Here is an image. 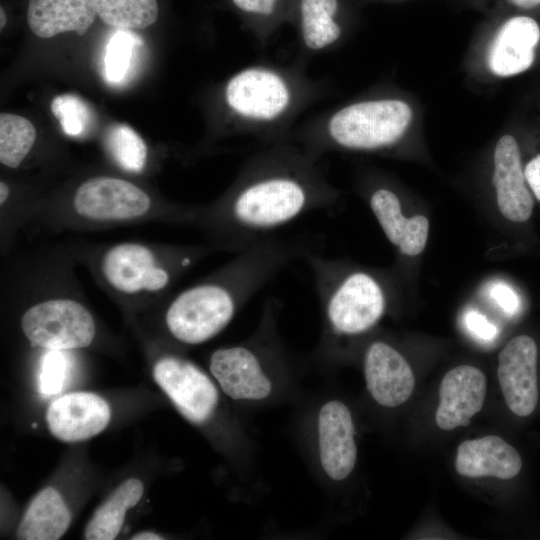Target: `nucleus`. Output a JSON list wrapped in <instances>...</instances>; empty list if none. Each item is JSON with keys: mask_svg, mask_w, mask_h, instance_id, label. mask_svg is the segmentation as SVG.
Listing matches in <instances>:
<instances>
[{"mask_svg": "<svg viewBox=\"0 0 540 540\" xmlns=\"http://www.w3.org/2000/svg\"><path fill=\"white\" fill-rule=\"evenodd\" d=\"M524 173L534 198L540 203V154L524 165Z\"/></svg>", "mask_w": 540, "mask_h": 540, "instance_id": "obj_32", "label": "nucleus"}, {"mask_svg": "<svg viewBox=\"0 0 540 540\" xmlns=\"http://www.w3.org/2000/svg\"><path fill=\"white\" fill-rule=\"evenodd\" d=\"M239 9L262 15L272 13L276 0H232Z\"/></svg>", "mask_w": 540, "mask_h": 540, "instance_id": "obj_33", "label": "nucleus"}, {"mask_svg": "<svg viewBox=\"0 0 540 540\" xmlns=\"http://www.w3.org/2000/svg\"><path fill=\"white\" fill-rule=\"evenodd\" d=\"M537 355L536 342L524 334L513 337L498 355L500 388L517 416H529L537 405Z\"/></svg>", "mask_w": 540, "mask_h": 540, "instance_id": "obj_12", "label": "nucleus"}, {"mask_svg": "<svg viewBox=\"0 0 540 540\" xmlns=\"http://www.w3.org/2000/svg\"><path fill=\"white\" fill-rule=\"evenodd\" d=\"M105 148L122 170L139 174L145 169L148 148L140 135L125 124L111 126L104 139Z\"/></svg>", "mask_w": 540, "mask_h": 540, "instance_id": "obj_26", "label": "nucleus"}, {"mask_svg": "<svg viewBox=\"0 0 540 540\" xmlns=\"http://www.w3.org/2000/svg\"><path fill=\"white\" fill-rule=\"evenodd\" d=\"M64 351H47L40 362V390L45 395L59 393L68 374L69 361Z\"/></svg>", "mask_w": 540, "mask_h": 540, "instance_id": "obj_29", "label": "nucleus"}, {"mask_svg": "<svg viewBox=\"0 0 540 540\" xmlns=\"http://www.w3.org/2000/svg\"><path fill=\"white\" fill-rule=\"evenodd\" d=\"M200 207L158 202L139 185L99 175L82 181L66 201L36 208L30 222L55 231H94L146 222L196 224Z\"/></svg>", "mask_w": 540, "mask_h": 540, "instance_id": "obj_5", "label": "nucleus"}, {"mask_svg": "<svg viewBox=\"0 0 540 540\" xmlns=\"http://www.w3.org/2000/svg\"><path fill=\"white\" fill-rule=\"evenodd\" d=\"M153 378L191 424L202 427L215 419L221 390L211 374L191 360L174 353L164 354L154 363Z\"/></svg>", "mask_w": 540, "mask_h": 540, "instance_id": "obj_10", "label": "nucleus"}, {"mask_svg": "<svg viewBox=\"0 0 540 540\" xmlns=\"http://www.w3.org/2000/svg\"><path fill=\"white\" fill-rule=\"evenodd\" d=\"M140 45V38L130 30L119 29L112 35L104 59L105 77L110 84H120L128 77Z\"/></svg>", "mask_w": 540, "mask_h": 540, "instance_id": "obj_27", "label": "nucleus"}, {"mask_svg": "<svg viewBox=\"0 0 540 540\" xmlns=\"http://www.w3.org/2000/svg\"><path fill=\"white\" fill-rule=\"evenodd\" d=\"M96 16L91 0H29L27 8L28 26L41 38L64 32L84 35Z\"/></svg>", "mask_w": 540, "mask_h": 540, "instance_id": "obj_20", "label": "nucleus"}, {"mask_svg": "<svg viewBox=\"0 0 540 540\" xmlns=\"http://www.w3.org/2000/svg\"><path fill=\"white\" fill-rule=\"evenodd\" d=\"M77 262L117 303L128 308L148 306L170 296L175 283L218 245H175L121 241L70 247Z\"/></svg>", "mask_w": 540, "mask_h": 540, "instance_id": "obj_4", "label": "nucleus"}, {"mask_svg": "<svg viewBox=\"0 0 540 540\" xmlns=\"http://www.w3.org/2000/svg\"><path fill=\"white\" fill-rule=\"evenodd\" d=\"M308 237L260 239L219 269L165 303L163 324L172 340L196 346L220 334L237 313L285 266L316 252Z\"/></svg>", "mask_w": 540, "mask_h": 540, "instance_id": "obj_2", "label": "nucleus"}, {"mask_svg": "<svg viewBox=\"0 0 540 540\" xmlns=\"http://www.w3.org/2000/svg\"><path fill=\"white\" fill-rule=\"evenodd\" d=\"M51 111L58 119L62 130L69 136H80L91 123V111L76 95L62 94L53 98Z\"/></svg>", "mask_w": 540, "mask_h": 540, "instance_id": "obj_28", "label": "nucleus"}, {"mask_svg": "<svg viewBox=\"0 0 540 540\" xmlns=\"http://www.w3.org/2000/svg\"><path fill=\"white\" fill-rule=\"evenodd\" d=\"M97 16L118 29H143L158 16L157 0H91Z\"/></svg>", "mask_w": 540, "mask_h": 540, "instance_id": "obj_24", "label": "nucleus"}, {"mask_svg": "<svg viewBox=\"0 0 540 540\" xmlns=\"http://www.w3.org/2000/svg\"><path fill=\"white\" fill-rule=\"evenodd\" d=\"M36 140V129L26 118L10 114H0V162L16 169L30 153Z\"/></svg>", "mask_w": 540, "mask_h": 540, "instance_id": "obj_25", "label": "nucleus"}, {"mask_svg": "<svg viewBox=\"0 0 540 540\" xmlns=\"http://www.w3.org/2000/svg\"><path fill=\"white\" fill-rule=\"evenodd\" d=\"M144 486L141 480L130 478L123 481L97 508L84 530L87 540H112L120 533L127 511L142 498Z\"/></svg>", "mask_w": 540, "mask_h": 540, "instance_id": "obj_22", "label": "nucleus"}, {"mask_svg": "<svg viewBox=\"0 0 540 540\" xmlns=\"http://www.w3.org/2000/svg\"><path fill=\"white\" fill-rule=\"evenodd\" d=\"M486 377L477 367L459 365L449 370L439 388L436 424L445 431L467 426L486 397Z\"/></svg>", "mask_w": 540, "mask_h": 540, "instance_id": "obj_16", "label": "nucleus"}, {"mask_svg": "<svg viewBox=\"0 0 540 540\" xmlns=\"http://www.w3.org/2000/svg\"><path fill=\"white\" fill-rule=\"evenodd\" d=\"M493 185L500 214L514 223L527 222L535 198L528 186L521 153L512 135H503L494 151Z\"/></svg>", "mask_w": 540, "mask_h": 540, "instance_id": "obj_14", "label": "nucleus"}, {"mask_svg": "<svg viewBox=\"0 0 540 540\" xmlns=\"http://www.w3.org/2000/svg\"><path fill=\"white\" fill-rule=\"evenodd\" d=\"M510 8H514L521 12V14H527L528 12L540 11V0H502ZM528 15V14H527Z\"/></svg>", "mask_w": 540, "mask_h": 540, "instance_id": "obj_34", "label": "nucleus"}, {"mask_svg": "<svg viewBox=\"0 0 540 540\" xmlns=\"http://www.w3.org/2000/svg\"><path fill=\"white\" fill-rule=\"evenodd\" d=\"M71 522L70 510L60 493L47 487L31 500L18 525L16 536L21 540H57Z\"/></svg>", "mask_w": 540, "mask_h": 540, "instance_id": "obj_21", "label": "nucleus"}, {"mask_svg": "<svg viewBox=\"0 0 540 540\" xmlns=\"http://www.w3.org/2000/svg\"><path fill=\"white\" fill-rule=\"evenodd\" d=\"M464 324L473 337L484 342L493 341L498 335L497 327L485 315L474 309L465 312Z\"/></svg>", "mask_w": 540, "mask_h": 540, "instance_id": "obj_31", "label": "nucleus"}, {"mask_svg": "<svg viewBox=\"0 0 540 540\" xmlns=\"http://www.w3.org/2000/svg\"><path fill=\"white\" fill-rule=\"evenodd\" d=\"M337 7V0L301 1L302 33L308 48L320 50L339 38L341 29L333 19Z\"/></svg>", "mask_w": 540, "mask_h": 540, "instance_id": "obj_23", "label": "nucleus"}, {"mask_svg": "<svg viewBox=\"0 0 540 540\" xmlns=\"http://www.w3.org/2000/svg\"><path fill=\"white\" fill-rule=\"evenodd\" d=\"M71 250L46 252L18 260L4 287L28 299L19 325L26 340L46 351L90 346L96 336L94 316L82 299L73 272Z\"/></svg>", "mask_w": 540, "mask_h": 540, "instance_id": "obj_3", "label": "nucleus"}, {"mask_svg": "<svg viewBox=\"0 0 540 540\" xmlns=\"http://www.w3.org/2000/svg\"><path fill=\"white\" fill-rule=\"evenodd\" d=\"M225 97L229 107L238 115L269 121L285 111L290 102V91L277 73L264 68H249L229 80Z\"/></svg>", "mask_w": 540, "mask_h": 540, "instance_id": "obj_11", "label": "nucleus"}, {"mask_svg": "<svg viewBox=\"0 0 540 540\" xmlns=\"http://www.w3.org/2000/svg\"><path fill=\"white\" fill-rule=\"evenodd\" d=\"M310 432L312 460L319 476L326 483L346 480L358 456L350 408L340 399H323L312 413Z\"/></svg>", "mask_w": 540, "mask_h": 540, "instance_id": "obj_9", "label": "nucleus"}, {"mask_svg": "<svg viewBox=\"0 0 540 540\" xmlns=\"http://www.w3.org/2000/svg\"><path fill=\"white\" fill-rule=\"evenodd\" d=\"M111 410L99 395L73 392L54 400L46 413L51 434L63 442H79L101 433L109 424Z\"/></svg>", "mask_w": 540, "mask_h": 540, "instance_id": "obj_15", "label": "nucleus"}, {"mask_svg": "<svg viewBox=\"0 0 540 540\" xmlns=\"http://www.w3.org/2000/svg\"><path fill=\"white\" fill-rule=\"evenodd\" d=\"M540 25L527 14L506 18L497 29L488 53L490 70L498 76H512L527 70L535 59Z\"/></svg>", "mask_w": 540, "mask_h": 540, "instance_id": "obj_17", "label": "nucleus"}, {"mask_svg": "<svg viewBox=\"0 0 540 540\" xmlns=\"http://www.w3.org/2000/svg\"><path fill=\"white\" fill-rule=\"evenodd\" d=\"M412 119L410 106L401 100H372L338 110L329 120L332 143L350 150H376L395 144Z\"/></svg>", "mask_w": 540, "mask_h": 540, "instance_id": "obj_8", "label": "nucleus"}, {"mask_svg": "<svg viewBox=\"0 0 540 540\" xmlns=\"http://www.w3.org/2000/svg\"><path fill=\"white\" fill-rule=\"evenodd\" d=\"M335 200V191L306 162L267 159L249 168L224 197L200 207L195 226L223 251L236 253Z\"/></svg>", "mask_w": 540, "mask_h": 540, "instance_id": "obj_1", "label": "nucleus"}, {"mask_svg": "<svg viewBox=\"0 0 540 540\" xmlns=\"http://www.w3.org/2000/svg\"><path fill=\"white\" fill-rule=\"evenodd\" d=\"M363 373L368 393L382 407H398L413 393L415 378L411 366L401 352L384 340H374L365 348Z\"/></svg>", "mask_w": 540, "mask_h": 540, "instance_id": "obj_13", "label": "nucleus"}, {"mask_svg": "<svg viewBox=\"0 0 540 540\" xmlns=\"http://www.w3.org/2000/svg\"><path fill=\"white\" fill-rule=\"evenodd\" d=\"M318 296L322 333L321 356H337L344 343L371 331L384 317L389 302L387 285L376 273L316 252L304 259Z\"/></svg>", "mask_w": 540, "mask_h": 540, "instance_id": "obj_7", "label": "nucleus"}, {"mask_svg": "<svg viewBox=\"0 0 540 540\" xmlns=\"http://www.w3.org/2000/svg\"><path fill=\"white\" fill-rule=\"evenodd\" d=\"M490 299L507 315H514L520 308V299L511 286L497 281L489 285Z\"/></svg>", "mask_w": 540, "mask_h": 540, "instance_id": "obj_30", "label": "nucleus"}, {"mask_svg": "<svg viewBox=\"0 0 540 540\" xmlns=\"http://www.w3.org/2000/svg\"><path fill=\"white\" fill-rule=\"evenodd\" d=\"M6 24V14L3 8H0V29L2 30Z\"/></svg>", "mask_w": 540, "mask_h": 540, "instance_id": "obj_36", "label": "nucleus"}, {"mask_svg": "<svg viewBox=\"0 0 540 540\" xmlns=\"http://www.w3.org/2000/svg\"><path fill=\"white\" fill-rule=\"evenodd\" d=\"M133 540H159L163 539L159 534L153 533V532H140L131 537Z\"/></svg>", "mask_w": 540, "mask_h": 540, "instance_id": "obj_35", "label": "nucleus"}, {"mask_svg": "<svg viewBox=\"0 0 540 540\" xmlns=\"http://www.w3.org/2000/svg\"><path fill=\"white\" fill-rule=\"evenodd\" d=\"M281 308L278 299L268 298L248 338L211 353L209 372L230 400L259 406L282 400L291 392L293 370L277 331Z\"/></svg>", "mask_w": 540, "mask_h": 540, "instance_id": "obj_6", "label": "nucleus"}, {"mask_svg": "<svg viewBox=\"0 0 540 540\" xmlns=\"http://www.w3.org/2000/svg\"><path fill=\"white\" fill-rule=\"evenodd\" d=\"M369 206L386 238L400 254L413 257L423 252L430 227L425 215L406 216L398 195L386 187L370 194Z\"/></svg>", "mask_w": 540, "mask_h": 540, "instance_id": "obj_18", "label": "nucleus"}, {"mask_svg": "<svg viewBox=\"0 0 540 540\" xmlns=\"http://www.w3.org/2000/svg\"><path fill=\"white\" fill-rule=\"evenodd\" d=\"M457 472L465 477L511 479L522 468L517 450L502 438L488 435L463 441L455 458Z\"/></svg>", "mask_w": 540, "mask_h": 540, "instance_id": "obj_19", "label": "nucleus"}]
</instances>
